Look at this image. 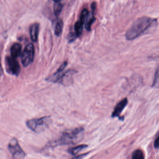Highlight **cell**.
<instances>
[{
  "instance_id": "cell-1",
  "label": "cell",
  "mask_w": 159,
  "mask_h": 159,
  "mask_svg": "<svg viewBox=\"0 0 159 159\" xmlns=\"http://www.w3.org/2000/svg\"><path fill=\"white\" fill-rule=\"evenodd\" d=\"M157 20L150 17L144 16L137 19L126 33V38L132 41L139 36L147 33L156 28L157 25Z\"/></svg>"
},
{
  "instance_id": "cell-2",
  "label": "cell",
  "mask_w": 159,
  "mask_h": 159,
  "mask_svg": "<svg viewBox=\"0 0 159 159\" xmlns=\"http://www.w3.org/2000/svg\"><path fill=\"white\" fill-rule=\"evenodd\" d=\"M84 135V129L79 128L66 131L62 133L60 139L58 141L57 144L71 145L77 143L81 141Z\"/></svg>"
},
{
  "instance_id": "cell-3",
  "label": "cell",
  "mask_w": 159,
  "mask_h": 159,
  "mask_svg": "<svg viewBox=\"0 0 159 159\" xmlns=\"http://www.w3.org/2000/svg\"><path fill=\"white\" fill-rule=\"evenodd\" d=\"M52 120L50 117L30 119L26 122L27 127L35 133L44 131L50 126Z\"/></svg>"
},
{
  "instance_id": "cell-4",
  "label": "cell",
  "mask_w": 159,
  "mask_h": 159,
  "mask_svg": "<svg viewBox=\"0 0 159 159\" xmlns=\"http://www.w3.org/2000/svg\"><path fill=\"white\" fill-rule=\"evenodd\" d=\"M8 149L14 159H23L25 157V153L19 144L17 140L13 138L9 142Z\"/></svg>"
},
{
  "instance_id": "cell-5",
  "label": "cell",
  "mask_w": 159,
  "mask_h": 159,
  "mask_svg": "<svg viewBox=\"0 0 159 159\" xmlns=\"http://www.w3.org/2000/svg\"><path fill=\"white\" fill-rule=\"evenodd\" d=\"M34 47L32 44H29L25 47L21 55V63L24 67H27L32 63L34 59Z\"/></svg>"
},
{
  "instance_id": "cell-6",
  "label": "cell",
  "mask_w": 159,
  "mask_h": 159,
  "mask_svg": "<svg viewBox=\"0 0 159 159\" xmlns=\"http://www.w3.org/2000/svg\"><path fill=\"white\" fill-rule=\"evenodd\" d=\"M6 65L7 72L14 75L18 76L20 71L18 62L12 57H7L6 58Z\"/></svg>"
},
{
  "instance_id": "cell-7",
  "label": "cell",
  "mask_w": 159,
  "mask_h": 159,
  "mask_svg": "<svg viewBox=\"0 0 159 159\" xmlns=\"http://www.w3.org/2000/svg\"><path fill=\"white\" fill-rule=\"evenodd\" d=\"M68 64V62L67 61L64 62L62 63L60 67L58 68L57 72L50 77H48L47 80L49 81L53 82V83H57L59 80L60 78L63 73V71H64L65 68H66Z\"/></svg>"
},
{
  "instance_id": "cell-8",
  "label": "cell",
  "mask_w": 159,
  "mask_h": 159,
  "mask_svg": "<svg viewBox=\"0 0 159 159\" xmlns=\"http://www.w3.org/2000/svg\"><path fill=\"white\" fill-rule=\"evenodd\" d=\"M128 103V100L127 98L123 99L119 102L116 105L114 109V112L112 113V117H119L121 112L124 110V108L127 106Z\"/></svg>"
},
{
  "instance_id": "cell-9",
  "label": "cell",
  "mask_w": 159,
  "mask_h": 159,
  "mask_svg": "<svg viewBox=\"0 0 159 159\" xmlns=\"http://www.w3.org/2000/svg\"><path fill=\"white\" fill-rule=\"evenodd\" d=\"M39 31V24L34 23L32 24L30 28V35L32 41L36 42L38 40V34Z\"/></svg>"
},
{
  "instance_id": "cell-10",
  "label": "cell",
  "mask_w": 159,
  "mask_h": 159,
  "mask_svg": "<svg viewBox=\"0 0 159 159\" xmlns=\"http://www.w3.org/2000/svg\"><path fill=\"white\" fill-rule=\"evenodd\" d=\"M22 47L21 44L19 43H15L13 44L11 48V57L16 59L21 55Z\"/></svg>"
},
{
  "instance_id": "cell-11",
  "label": "cell",
  "mask_w": 159,
  "mask_h": 159,
  "mask_svg": "<svg viewBox=\"0 0 159 159\" xmlns=\"http://www.w3.org/2000/svg\"><path fill=\"white\" fill-rule=\"evenodd\" d=\"M95 12L92 11L91 12H89L85 21V28L88 31H90L91 30L92 25L95 21V18L94 17Z\"/></svg>"
},
{
  "instance_id": "cell-12",
  "label": "cell",
  "mask_w": 159,
  "mask_h": 159,
  "mask_svg": "<svg viewBox=\"0 0 159 159\" xmlns=\"http://www.w3.org/2000/svg\"><path fill=\"white\" fill-rule=\"evenodd\" d=\"M63 22L62 20L57 19L55 22L54 32L57 36H60L63 30Z\"/></svg>"
},
{
  "instance_id": "cell-13",
  "label": "cell",
  "mask_w": 159,
  "mask_h": 159,
  "mask_svg": "<svg viewBox=\"0 0 159 159\" xmlns=\"http://www.w3.org/2000/svg\"><path fill=\"white\" fill-rule=\"evenodd\" d=\"M63 5L59 1H54V13L56 17L59 16L62 11Z\"/></svg>"
},
{
  "instance_id": "cell-14",
  "label": "cell",
  "mask_w": 159,
  "mask_h": 159,
  "mask_svg": "<svg viewBox=\"0 0 159 159\" xmlns=\"http://www.w3.org/2000/svg\"><path fill=\"white\" fill-rule=\"evenodd\" d=\"M84 23L79 20L75 22L74 25L75 32L77 37L80 36L83 31V26Z\"/></svg>"
},
{
  "instance_id": "cell-15",
  "label": "cell",
  "mask_w": 159,
  "mask_h": 159,
  "mask_svg": "<svg viewBox=\"0 0 159 159\" xmlns=\"http://www.w3.org/2000/svg\"><path fill=\"white\" fill-rule=\"evenodd\" d=\"M87 147H88V146L86 145H81L77 146L75 147L70 148L69 150V152L71 155H75L78 154L81 150L86 148Z\"/></svg>"
},
{
  "instance_id": "cell-16",
  "label": "cell",
  "mask_w": 159,
  "mask_h": 159,
  "mask_svg": "<svg viewBox=\"0 0 159 159\" xmlns=\"http://www.w3.org/2000/svg\"><path fill=\"white\" fill-rule=\"evenodd\" d=\"M152 87L154 88H159V65L156 70Z\"/></svg>"
},
{
  "instance_id": "cell-17",
  "label": "cell",
  "mask_w": 159,
  "mask_h": 159,
  "mask_svg": "<svg viewBox=\"0 0 159 159\" xmlns=\"http://www.w3.org/2000/svg\"><path fill=\"white\" fill-rule=\"evenodd\" d=\"M132 159H145L143 151L140 149L135 150L133 153Z\"/></svg>"
},
{
  "instance_id": "cell-18",
  "label": "cell",
  "mask_w": 159,
  "mask_h": 159,
  "mask_svg": "<svg viewBox=\"0 0 159 159\" xmlns=\"http://www.w3.org/2000/svg\"><path fill=\"white\" fill-rule=\"evenodd\" d=\"M89 12L87 8H84L82 10L81 12V15H80V19L79 20L81 21V22H83V23H85V21H86V18H87V16L89 14Z\"/></svg>"
},
{
  "instance_id": "cell-19",
  "label": "cell",
  "mask_w": 159,
  "mask_h": 159,
  "mask_svg": "<svg viewBox=\"0 0 159 159\" xmlns=\"http://www.w3.org/2000/svg\"><path fill=\"white\" fill-rule=\"evenodd\" d=\"M77 37V36H76L75 32L71 31L69 33V34H68V36H67V39H68V42H70V43H72V42H74L75 40Z\"/></svg>"
},
{
  "instance_id": "cell-20",
  "label": "cell",
  "mask_w": 159,
  "mask_h": 159,
  "mask_svg": "<svg viewBox=\"0 0 159 159\" xmlns=\"http://www.w3.org/2000/svg\"><path fill=\"white\" fill-rule=\"evenodd\" d=\"M154 147L157 149H158L159 147V133L157 135L154 142Z\"/></svg>"
},
{
  "instance_id": "cell-21",
  "label": "cell",
  "mask_w": 159,
  "mask_h": 159,
  "mask_svg": "<svg viewBox=\"0 0 159 159\" xmlns=\"http://www.w3.org/2000/svg\"><path fill=\"white\" fill-rule=\"evenodd\" d=\"M86 154H83V155H80V156H77V157H75L73 159H81L84 158L86 156Z\"/></svg>"
},
{
  "instance_id": "cell-22",
  "label": "cell",
  "mask_w": 159,
  "mask_h": 159,
  "mask_svg": "<svg viewBox=\"0 0 159 159\" xmlns=\"http://www.w3.org/2000/svg\"><path fill=\"white\" fill-rule=\"evenodd\" d=\"M2 66H1V60H0V75L2 74Z\"/></svg>"
}]
</instances>
